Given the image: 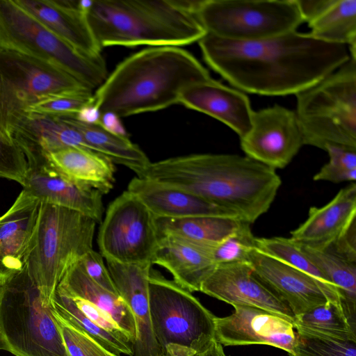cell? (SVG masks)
Returning a JSON list of instances; mask_svg holds the SVG:
<instances>
[{
	"label": "cell",
	"mask_w": 356,
	"mask_h": 356,
	"mask_svg": "<svg viewBox=\"0 0 356 356\" xmlns=\"http://www.w3.org/2000/svg\"><path fill=\"white\" fill-rule=\"evenodd\" d=\"M103 258L100 253L92 249L85 254L79 262L90 279L107 291L118 295Z\"/></svg>",
	"instance_id": "b9f144b4"
},
{
	"label": "cell",
	"mask_w": 356,
	"mask_h": 356,
	"mask_svg": "<svg viewBox=\"0 0 356 356\" xmlns=\"http://www.w3.org/2000/svg\"><path fill=\"white\" fill-rule=\"evenodd\" d=\"M23 189L41 202L80 212L97 223L103 220V194L68 179L49 160L40 165L28 167Z\"/></svg>",
	"instance_id": "e0dca14e"
},
{
	"label": "cell",
	"mask_w": 356,
	"mask_h": 356,
	"mask_svg": "<svg viewBox=\"0 0 356 356\" xmlns=\"http://www.w3.org/2000/svg\"><path fill=\"white\" fill-rule=\"evenodd\" d=\"M213 247L172 236H161L152 261L168 270L173 281L190 292L200 291L202 282L216 266Z\"/></svg>",
	"instance_id": "d4e9b609"
},
{
	"label": "cell",
	"mask_w": 356,
	"mask_h": 356,
	"mask_svg": "<svg viewBox=\"0 0 356 356\" xmlns=\"http://www.w3.org/2000/svg\"><path fill=\"white\" fill-rule=\"evenodd\" d=\"M190 52L177 47L145 49L120 63L93 94L101 113L120 118L179 104L187 87L211 79Z\"/></svg>",
	"instance_id": "3957f363"
},
{
	"label": "cell",
	"mask_w": 356,
	"mask_h": 356,
	"mask_svg": "<svg viewBox=\"0 0 356 356\" xmlns=\"http://www.w3.org/2000/svg\"><path fill=\"white\" fill-rule=\"evenodd\" d=\"M193 356H227L223 350L222 345L216 339L211 340L209 343Z\"/></svg>",
	"instance_id": "7dc6e473"
},
{
	"label": "cell",
	"mask_w": 356,
	"mask_h": 356,
	"mask_svg": "<svg viewBox=\"0 0 356 356\" xmlns=\"http://www.w3.org/2000/svg\"><path fill=\"white\" fill-rule=\"evenodd\" d=\"M356 222V184L341 189L322 207L309 209L308 218L291 232L295 243L318 250L332 245Z\"/></svg>",
	"instance_id": "7402d4cb"
},
{
	"label": "cell",
	"mask_w": 356,
	"mask_h": 356,
	"mask_svg": "<svg viewBox=\"0 0 356 356\" xmlns=\"http://www.w3.org/2000/svg\"><path fill=\"white\" fill-rule=\"evenodd\" d=\"M298 245L337 289L346 316L350 323L356 327V262L328 249L318 250Z\"/></svg>",
	"instance_id": "f546056e"
},
{
	"label": "cell",
	"mask_w": 356,
	"mask_h": 356,
	"mask_svg": "<svg viewBox=\"0 0 356 356\" xmlns=\"http://www.w3.org/2000/svg\"><path fill=\"white\" fill-rule=\"evenodd\" d=\"M326 249L353 262H356V222L353 223L341 236Z\"/></svg>",
	"instance_id": "7bdbcfd3"
},
{
	"label": "cell",
	"mask_w": 356,
	"mask_h": 356,
	"mask_svg": "<svg viewBox=\"0 0 356 356\" xmlns=\"http://www.w3.org/2000/svg\"><path fill=\"white\" fill-rule=\"evenodd\" d=\"M255 239L250 223L245 222L236 232L213 248L214 263L216 266L248 263L250 252L255 248Z\"/></svg>",
	"instance_id": "8d00e7d4"
},
{
	"label": "cell",
	"mask_w": 356,
	"mask_h": 356,
	"mask_svg": "<svg viewBox=\"0 0 356 356\" xmlns=\"http://www.w3.org/2000/svg\"><path fill=\"white\" fill-rule=\"evenodd\" d=\"M84 90H91L63 69L0 46V131L6 136L13 138L26 109L42 97Z\"/></svg>",
	"instance_id": "30bf717a"
},
{
	"label": "cell",
	"mask_w": 356,
	"mask_h": 356,
	"mask_svg": "<svg viewBox=\"0 0 356 356\" xmlns=\"http://www.w3.org/2000/svg\"><path fill=\"white\" fill-rule=\"evenodd\" d=\"M49 161L72 181L108 193L115 182V167L108 159L88 149L67 147L51 152Z\"/></svg>",
	"instance_id": "484cf974"
},
{
	"label": "cell",
	"mask_w": 356,
	"mask_h": 356,
	"mask_svg": "<svg viewBox=\"0 0 356 356\" xmlns=\"http://www.w3.org/2000/svg\"><path fill=\"white\" fill-rule=\"evenodd\" d=\"M99 124L113 134L127 137V131L122 124L120 117L113 112L102 113Z\"/></svg>",
	"instance_id": "f6af8a7d"
},
{
	"label": "cell",
	"mask_w": 356,
	"mask_h": 356,
	"mask_svg": "<svg viewBox=\"0 0 356 356\" xmlns=\"http://www.w3.org/2000/svg\"><path fill=\"white\" fill-rule=\"evenodd\" d=\"M140 177L187 191L250 224L269 209L281 185L275 169L247 156L228 154L151 162Z\"/></svg>",
	"instance_id": "7a4b0ae2"
},
{
	"label": "cell",
	"mask_w": 356,
	"mask_h": 356,
	"mask_svg": "<svg viewBox=\"0 0 356 356\" xmlns=\"http://www.w3.org/2000/svg\"><path fill=\"white\" fill-rule=\"evenodd\" d=\"M240 143L245 156L275 170L286 166L304 145L295 111L280 105L254 111Z\"/></svg>",
	"instance_id": "4fadbf2b"
},
{
	"label": "cell",
	"mask_w": 356,
	"mask_h": 356,
	"mask_svg": "<svg viewBox=\"0 0 356 356\" xmlns=\"http://www.w3.org/2000/svg\"><path fill=\"white\" fill-rule=\"evenodd\" d=\"M101 115L102 113L99 108L93 102L82 107L74 115V118L87 124H99Z\"/></svg>",
	"instance_id": "bcb514c9"
},
{
	"label": "cell",
	"mask_w": 356,
	"mask_h": 356,
	"mask_svg": "<svg viewBox=\"0 0 356 356\" xmlns=\"http://www.w3.org/2000/svg\"><path fill=\"white\" fill-rule=\"evenodd\" d=\"M154 221L159 237L172 236L210 247L222 242L247 222L237 218L216 216L155 217Z\"/></svg>",
	"instance_id": "f1b7e54d"
},
{
	"label": "cell",
	"mask_w": 356,
	"mask_h": 356,
	"mask_svg": "<svg viewBox=\"0 0 356 356\" xmlns=\"http://www.w3.org/2000/svg\"><path fill=\"white\" fill-rule=\"evenodd\" d=\"M179 104L220 121L239 138L251 128L254 111L247 95L212 79L185 88Z\"/></svg>",
	"instance_id": "ffe728a7"
},
{
	"label": "cell",
	"mask_w": 356,
	"mask_h": 356,
	"mask_svg": "<svg viewBox=\"0 0 356 356\" xmlns=\"http://www.w3.org/2000/svg\"><path fill=\"white\" fill-rule=\"evenodd\" d=\"M96 224L80 212L41 202L26 268L44 306L69 268L92 250Z\"/></svg>",
	"instance_id": "5b68a950"
},
{
	"label": "cell",
	"mask_w": 356,
	"mask_h": 356,
	"mask_svg": "<svg viewBox=\"0 0 356 356\" xmlns=\"http://www.w3.org/2000/svg\"><path fill=\"white\" fill-rule=\"evenodd\" d=\"M28 172L26 159L13 138L0 131V177L24 184Z\"/></svg>",
	"instance_id": "ab89813d"
},
{
	"label": "cell",
	"mask_w": 356,
	"mask_h": 356,
	"mask_svg": "<svg viewBox=\"0 0 356 356\" xmlns=\"http://www.w3.org/2000/svg\"><path fill=\"white\" fill-rule=\"evenodd\" d=\"M154 218L136 196L124 191L108 205L99 228L100 254L124 264H152L159 240Z\"/></svg>",
	"instance_id": "7c38bea8"
},
{
	"label": "cell",
	"mask_w": 356,
	"mask_h": 356,
	"mask_svg": "<svg viewBox=\"0 0 356 356\" xmlns=\"http://www.w3.org/2000/svg\"><path fill=\"white\" fill-rule=\"evenodd\" d=\"M6 279V277L5 276L0 274V291L3 286Z\"/></svg>",
	"instance_id": "c3c4849f"
},
{
	"label": "cell",
	"mask_w": 356,
	"mask_h": 356,
	"mask_svg": "<svg viewBox=\"0 0 356 356\" xmlns=\"http://www.w3.org/2000/svg\"><path fill=\"white\" fill-rule=\"evenodd\" d=\"M93 102V94L88 90L54 93L42 97L26 112L52 117L74 116Z\"/></svg>",
	"instance_id": "e575fe53"
},
{
	"label": "cell",
	"mask_w": 356,
	"mask_h": 356,
	"mask_svg": "<svg viewBox=\"0 0 356 356\" xmlns=\"http://www.w3.org/2000/svg\"><path fill=\"white\" fill-rule=\"evenodd\" d=\"M0 349L15 356H69L26 267L8 276L0 291Z\"/></svg>",
	"instance_id": "52a82bcc"
},
{
	"label": "cell",
	"mask_w": 356,
	"mask_h": 356,
	"mask_svg": "<svg viewBox=\"0 0 356 356\" xmlns=\"http://www.w3.org/2000/svg\"><path fill=\"white\" fill-rule=\"evenodd\" d=\"M200 291L232 306H251L280 315L291 323L295 316L280 298L254 275L249 263L217 265Z\"/></svg>",
	"instance_id": "2e32d148"
},
{
	"label": "cell",
	"mask_w": 356,
	"mask_h": 356,
	"mask_svg": "<svg viewBox=\"0 0 356 356\" xmlns=\"http://www.w3.org/2000/svg\"><path fill=\"white\" fill-rule=\"evenodd\" d=\"M49 307L74 327L92 338L108 351L116 355L134 356L133 345L97 326L76 306L72 298L57 286Z\"/></svg>",
	"instance_id": "d6a6232c"
},
{
	"label": "cell",
	"mask_w": 356,
	"mask_h": 356,
	"mask_svg": "<svg viewBox=\"0 0 356 356\" xmlns=\"http://www.w3.org/2000/svg\"><path fill=\"white\" fill-rule=\"evenodd\" d=\"M53 33L79 51L92 56L101 54L86 16L74 0H14Z\"/></svg>",
	"instance_id": "cb8c5ba5"
},
{
	"label": "cell",
	"mask_w": 356,
	"mask_h": 356,
	"mask_svg": "<svg viewBox=\"0 0 356 356\" xmlns=\"http://www.w3.org/2000/svg\"><path fill=\"white\" fill-rule=\"evenodd\" d=\"M127 191L136 196L155 217L216 216L239 218L234 212L187 191L147 178H133Z\"/></svg>",
	"instance_id": "603a6c76"
},
{
	"label": "cell",
	"mask_w": 356,
	"mask_h": 356,
	"mask_svg": "<svg viewBox=\"0 0 356 356\" xmlns=\"http://www.w3.org/2000/svg\"><path fill=\"white\" fill-rule=\"evenodd\" d=\"M234 312L225 317H215V339L222 345L261 344L273 346L291 355L297 333L292 323L284 317L259 307L233 306Z\"/></svg>",
	"instance_id": "9a60e30c"
},
{
	"label": "cell",
	"mask_w": 356,
	"mask_h": 356,
	"mask_svg": "<svg viewBox=\"0 0 356 356\" xmlns=\"http://www.w3.org/2000/svg\"><path fill=\"white\" fill-rule=\"evenodd\" d=\"M41 202L24 189L0 216V274L23 270L30 254Z\"/></svg>",
	"instance_id": "d6986e66"
},
{
	"label": "cell",
	"mask_w": 356,
	"mask_h": 356,
	"mask_svg": "<svg viewBox=\"0 0 356 356\" xmlns=\"http://www.w3.org/2000/svg\"><path fill=\"white\" fill-rule=\"evenodd\" d=\"M303 144L356 149V60L296 94Z\"/></svg>",
	"instance_id": "8992f818"
},
{
	"label": "cell",
	"mask_w": 356,
	"mask_h": 356,
	"mask_svg": "<svg viewBox=\"0 0 356 356\" xmlns=\"http://www.w3.org/2000/svg\"><path fill=\"white\" fill-rule=\"evenodd\" d=\"M325 151L329 161L314 176V180L334 183L355 181L356 149L330 145Z\"/></svg>",
	"instance_id": "74e56055"
},
{
	"label": "cell",
	"mask_w": 356,
	"mask_h": 356,
	"mask_svg": "<svg viewBox=\"0 0 356 356\" xmlns=\"http://www.w3.org/2000/svg\"><path fill=\"white\" fill-rule=\"evenodd\" d=\"M293 325L296 332L356 341V327L340 303L327 302L296 316Z\"/></svg>",
	"instance_id": "1f68e13d"
},
{
	"label": "cell",
	"mask_w": 356,
	"mask_h": 356,
	"mask_svg": "<svg viewBox=\"0 0 356 356\" xmlns=\"http://www.w3.org/2000/svg\"><path fill=\"white\" fill-rule=\"evenodd\" d=\"M58 286L67 294L88 300L107 312L129 335L134 345L136 339L134 316L122 298L90 279L77 261L66 271Z\"/></svg>",
	"instance_id": "4316f807"
},
{
	"label": "cell",
	"mask_w": 356,
	"mask_h": 356,
	"mask_svg": "<svg viewBox=\"0 0 356 356\" xmlns=\"http://www.w3.org/2000/svg\"><path fill=\"white\" fill-rule=\"evenodd\" d=\"M198 42L207 64L231 85L267 96L296 95L350 58L347 46L296 31L253 41L206 33Z\"/></svg>",
	"instance_id": "6da1fadb"
},
{
	"label": "cell",
	"mask_w": 356,
	"mask_h": 356,
	"mask_svg": "<svg viewBox=\"0 0 356 356\" xmlns=\"http://www.w3.org/2000/svg\"><path fill=\"white\" fill-rule=\"evenodd\" d=\"M296 333V343L289 356H356L355 341Z\"/></svg>",
	"instance_id": "d590c367"
},
{
	"label": "cell",
	"mask_w": 356,
	"mask_h": 356,
	"mask_svg": "<svg viewBox=\"0 0 356 356\" xmlns=\"http://www.w3.org/2000/svg\"><path fill=\"white\" fill-rule=\"evenodd\" d=\"M0 46L54 65L92 90L108 76L102 56L87 55L48 30L14 0H0Z\"/></svg>",
	"instance_id": "9c48e42d"
},
{
	"label": "cell",
	"mask_w": 356,
	"mask_h": 356,
	"mask_svg": "<svg viewBox=\"0 0 356 356\" xmlns=\"http://www.w3.org/2000/svg\"><path fill=\"white\" fill-rule=\"evenodd\" d=\"M200 1L94 0L86 19L102 48L179 47L199 41L206 31L196 10Z\"/></svg>",
	"instance_id": "277c9868"
},
{
	"label": "cell",
	"mask_w": 356,
	"mask_h": 356,
	"mask_svg": "<svg viewBox=\"0 0 356 356\" xmlns=\"http://www.w3.org/2000/svg\"><path fill=\"white\" fill-rule=\"evenodd\" d=\"M118 295L131 309L136 325L134 356H158L161 352L150 321L149 275L152 264H124L105 259Z\"/></svg>",
	"instance_id": "ac0fdd59"
},
{
	"label": "cell",
	"mask_w": 356,
	"mask_h": 356,
	"mask_svg": "<svg viewBox=\"0 0 356 356\" xmlns=\"http://www.w3.org/2000/svg\"><path fill=\"white\" fill-rule=\"evenodd\" d=\"M248 263L255 277L285 302L295 316L327 302L341 304L334 289L255 248L250 252Z\"/></svg>",
	"instance_id": "5bb4252c"
},
{
	"label": "cell",
	"mask_w": 356,
	"mask_h": 356,
	"mask_svg": "<svg viewBox=\"0 0 356 356\" xmlns=\"http://www.w3.org/2000/svg\"><path fill=\"white\" fill-rule=\"evenodd\" d=\"M13 138L24 153L28 167L47 162L49 154L65 148L90 150L81 134L59 117L27 113L15 127Z\"/></svg>",
	"instance_id": "44dd1931"
},
{
	"label": "cell",
	"mask_w": 356,
	"mask_h": 356,
	"mask_svg": "<svg viewBox=\"0 0 356 356\" xmlns=\"http://www.w3.org/2000/svg\"><path fill=\"white\" fill-rule=\"evenodd\" d=\"M52 313L69 356H118L108 351L87 334L70 325L53 312Z\"/></svg>",
	"instance_id": "f35d334b"
},
{
	"label": "cell",
	"mask_w": 356,
	"mask_h": 356,
	"mask_svg": "<svg viewBox=\"0 0 356 356\" xmlns=\"http://www.w3.org/2000/svg\"><path fill=\"white\" fill-rule=\"evenodd\" d=\"M151 325L161 351L193 356L215 339V316L191 292L152 268L149 275Z\"/></svg>",
	"instance_id": "ba28073f"
},
{
	"label": "cell",
	"mask_w": 356,
	"mask_h": 356,
	"mask_svg": "<svg viewBox=\"0 0 356 356\" xmlns=\"http://www.w3.org/2000/svg\"><path fill=\"white\" fill-rule=\"evenodd\" d=\"M75 128L82 136L88 148L110 160L122 165L140 177L151 161L145 153L127 137L113 134L99 124H87L74 116L59 117Z\"/></svg>",
	"instance_id": "83f0119b"
},
{
	"label": "cell",
	"mask_w": 356,
	"mask_h": 356,
	"mask_svg": "<svg viewBox=\"0 0 356 356\" xmlns=\"http://www.w3.org/2000/svg\"><path fill=\"white\" fill-rule=\"evenodd\" d=\"M196 15L206 33L234 41L296 31L304 22L296 0H202Z\"/></svg>",
	"instance_id": "8fae6325"
},
{
	"label": "cell",
	"mask_w": 356,
	"mask_h": 356,
	"mask_svg": "<svg viewBox=\"0 0 356 356\" xmlns=\"http://www.w3.org/2000/svg\"><path fill=\"white\" fill-rule=\"evenodd\" d=\"M255 248L311 275L337 291L321 270L303 253L299 245L290 238H256Z\"/></svg>",
	"instance_id": "836d02e7"
},
{
	"label": "cell",
	"mask_w": 356,
	"mask_h": 356,
	"mask_svg": "<svg viewBox=\"0 0 356 356\" xmlns=\"http://www.w3.org/2000/svg\"><path fill=\"white\" fill-rule=\"evenodd\" d=\"M334 0H296L304 22L308 24L318 17Z\"/></svg>",
	"instance_id": "ee69618b"
},
{
	"label": "cell",
	"mask_w": 356,
	"mask_h": 356,
	"mask_svg": "<svg viewBox=\"0 0 356 356\" xmlns=\"http://www.w3.org/2000/svg\"><path fill=\"white\" fill-rule=\"evenodd\" d=\"M158 356H172L167 353H165V352H163L161 351L159 355Z\"/></svg>",
	"instance_id": "681fc988"
},
{
	"label": "cell",
	"mask_w": 356,
	"mask_h": 356,
	"mask_svg": "<svg viewBox=\"0 0 356 356\" xmlns=\"http://www.w3.org/2000/svg\"><path fill=\"white\" fill-rule=\"evenodd\" d=\"M308 25L313 37L327 43L347 46L350 58L356 60V0H334Z\"/></svg>",
	"instance_id": "4dcf8cb0"
},
{
	"label": "cell",
	"mask_w": 356,
	"mask_h": 356,
	"mask_svg": "<svg viewBox=\"0 0 356 356\" xmlns=\"http://www.w3.org/2000/svg\"><path fill=\"white\" fill-rule=\"evenodd\" d=\"M70 296L72 298L78 309L97 326L132 344L129 335L107 312L95 306L88 300L76 296Z\"/></svg>",
	"instance_id": "60d3db41"
}]
</instances>
